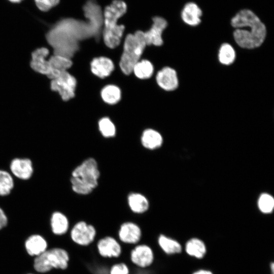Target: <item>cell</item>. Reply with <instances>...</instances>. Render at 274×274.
<instances>
[{"mask_svg":"<svg viewBox=\"0 0 274 274\" xmlns=\"http://www.w3.org/2000/svg\"><path fill=\"white\" fill-rule=\"evenodd\" d=\"M92 73L100 78L109 76L114 69V65L110 58L98 57L94 58L90 64Z\"/></svg>","mask_w":274,"mask_h":274,"instance_id":"obj_17","label":"cell"},{"mask_svg":"<svg viewBox=\"0 0 274 274\" xmlns=\"http://www.w3.org/2000/svg\"><path fill=\"white\" fill-rule=\"evenodd\" d=\"M9 1L13 3H18V2H21L22 0H9Z\"/></svg>","mask_w":274,"mask_h":274,"instance_id":"obj_36","label":"cell"},{"mask_svg":"<svg viewBox=\"0 0 274 274\" xmlns=\"http://www.w3.org/2000/svg\"><path fill=\"white\" fill-rule=\"evenodd\" d=\"M76 84L75 78L65 71L51 80V88L58 92L63 100L67 101L74 97Z\"/></svg>","mask_w":274,"mask_h":274,"instance_id":"obj_7","label":"cell"},{"mask_svg":"<svg viewBox=\"0 0 274 274\" xmlns=\"http://www.w3.org/2000/svg\"><path fill=\"white\" fill-rule=\"evenodd\" d=\"M25 247L29 255L38 256L47 250V243L41 235L33 234L26 239Z\"/></svg>","mask_w":274,"mask_h":274,"instance_id":"obj_19","label":"cell"},{"mask_svg":"<svg viewBox=\"0 0 274 274\" xmlns=\"http://www.w3.org/2000/svg\"><path fill=\"white\" fill-rule=\"evenodd\" d=\"M163 142V139L159 132L149 128L145 130L141 136L142 145L146 149L154 150L159 148Z\"/></svg>","mask_w":274,"mask_h":274,"instance_id":"obj_20","label":"cell"},{"mask_svg":"<svg viewBox=\"0 0 274 274\" xmlns=\"http://www.w3.org/2000/svg\"><path fill=\"white\" fill-rule=\"evenodd\" d=\"M48 54L49 50L46 48L37 49L32 53L30 61V66L35 71L47 76L50 73L49 63L46 59Z\"/></svg>","mask_w":274,"mask_h":274,"instance_id":"obj_15","label":"cell"},{"mask_svg":"<svg viewBox=\"0 0 274 274\" xmlns=\"http://www.w3.org/2000/svg\"><path fill=\"white\" fill-rule=\"evenodd\" d=\"M185 251L190 256L196 258H202L207 252L205 244L197 238H192L186 243Z\"/></svg>","mask_w":274,"mask_h":274,"instance_id":"obj_23","label":"cell"},{"mask_svg":"<svg viewBox=\"0 0 274 274\" xmlns=\"http://www.w3.org/2000/svg\"><path fill=\"white\" fill-rule=\"evenodd\" d=\"M10 170L16 178L26 181L33 175L34 168L31 160L28 158H14L10 162Z\"/></svg>","mask_w":274,"mask_h":274,"instance_id":"obj_9","label":"cell"},{"mask_svg":"<svg viewBox=\"0 0 274 274\" xmlns=\"http://www.w3.org/2000/svg\"><path fill=\"white\" fill-rule=\"evenodd\" d=\"M258 207L260 210L264 213L272 212L274 207V199L269 194L263 193L258 200Z\"/></svg>","mask_w":274,"mask_h":274,"instance_id":"obj_30","label":"cell"},{"mask_svg":"<svg viewBox=\"0 0 274 274\" xmlns=\"http://www.w3.org/2000/svg\"><path fill=\"white\" fill-rule=\"evenodd\" d=\"M38 8L41 11H47L57 5L59 0H35Z\"/></svg>","mask_w":274,"mask_h":274,"instance_id":"obj_31","label":"cell"},{"mask_svg":"<svg viewBox=\"0 0 274 274\" xmlns=\"http://www.w3.org/2000/svg\"><path fill=\"white\" fill-rule=\"evenodd\" d=\"M235 28L233 38L241 48L253 49L260 47L266 36V28L259 18L251 10L243 9L231 20Z\"/></svg>","mask_w":274,"mask_h":274,"instance_id":"obj_2","label":"cell"},{"mask_svg":"<svg viewBox=\"0 0 274 274\" xmlns=\"http://www.w3.org/2000/svg\"><path fill=\"white\" fill-rule=\"evenodd\" d=\"M96 234V229L93 225L82 221L73 226L71 231V237L77 244L87 246L94 241Z\"/></svg>","mask_w":274,"mask_h":274,"instance_id":"obj_8","label":"cell"},{"mask_svg":"<svg viewBox=\"0 0 274 274\" xmlns=\"http://www.w3.org/2000/svg\"><path fill=\"white\" fill-rule=\"evenodd\" d=\"M273 267H274L273 263H272L271 264V269L272 274H273Z\"/></svg>","mask_w":274,"mask_h":274,"instance_id":"obj_35","label":"cell"},{"mask_svg":"<svg viewBox=\"0 0 274 274\" xmlns=\"http://www.w3.org/2000/svg\"><path fill=\"white\" fill-rule=\"evenodd\" d=\"M132 72L140 79H148L153 75L154 67L150 61L144 59L139 61L134 65Z\"/></svg>","mask_w":274,"mask_h":274,"instance_id":"obj_26","label":"cell"},{"mask_svg":"<svg viewBox=\"0 0 274 274\" xmlns=\"http://www.w3.org/2000/svg\"><path fill=\"white\" fill-rule=\"evenodd\" d=\"M8 219L4 210L0 207V230L6 227L8 224Z\"/></svg>","mask_w":274,"mask_h":274,"instance_id":"obj_33","label":"cell"},{"mask_svg":"<svg viewBox=\"0 0 274 274\" xmlns=\"http://www.w3.org/2000/svg\"><path fill=\"white\" fill-rule=\"evenodd\" d=\"M156 80L158 86L164 90H175L179 85L176 71L170 67H164L157 74Z\"/></svg>","mask_w":274,"mask_h":274,"instance_id":"obj_12","label":"cell"},{"mask_svg":"<svg viewBox=\"0 0 274 274\" xmlns=\"http://www.w3.org/2000/svg\"><path fill=\"white\" fill-rule=\"evenodd\" d=\"M69 256L64 249L59 248L46 250L37 256L34 268L39 272H46L53 268L65 269L67 267Z\"/></svg>","mask_w":274,"mask_h":274,"instance_id":"obj_6","label":"cell"},{"mask_svg":"<svg viewBox=\"0 0 274 274\" xmlns=\"http://www.w3.org/2000/svg\"><path fill=\"white\" fill-rule=\"evenodd\" d=\"M98 124L99 130L104 137L109 138L115 135V126L109 118H101L99 121Z\"/></svg>","mask_w":274,"mask_h":274,"instance_id":"obj_29","label":"cell"},{"mask_svg":"<svg viewBox=\"0 0 274 274\" xmlns=\"http://www.w3.org/2000/svg\"><path fill=\"white\" fill-rule=\"evenodd\" d=\"M50 224L53 233L56 235L65 234L69 227L67 217L59 211H55L51 215Z\"/></svg>","mask_w":274,"mask_h":274,"instance_id":"obj_21","label":"cell"},{"mask_svg":"<svg viewBox=\"0 0 274 274\" xmlns=\"http://www.w3.org/2000/svg\"><path fill=\"white\" fill-rule=\"evenodd\" d=\"M118 236L119 239L127 244H135L141 238L142 231L140 227L131 222H124L120 226Z\"/></svg>","mask_w":274,"mask_h":274,"instance_id":"obj_14","label":"cell"},{"mask_svg":"<svg viewBox=\"0 0 274 274\" xmlns=\"http://www.w3.org/2000/svg\"><path fill=\"white\" fill-rule=\"evenodd\" d=\"M235 52L232 46L228 43L223 44L218 53L219 62L224 65H229L233 63L235 59Z\"/></svg>","mask_w":274,"mask_h":274,"instance_id":"obj_28","label":"cell"},{"mask_svg":"<svg viewBox=\"0 0 274 274\" xmlns=\"http://www.w3.org/2000/svg\"><path fill=\"white\" fill-rule=\"evenodd\" d=\"M96 246L98 253L102 257L117 258L121 254V245L112 236H108L100 239Z\"/></svg>","mask_w":274,"mask_h":274,"instance_id":"obj_13","label":"cell"},{"mask_svg":"<svg viewBox=\"0 0 274 274\" xmlns=\"http://www.w3.org/2000/svg\"><path fill=\"white\" fill-rule=\"evenodd\" d=\"M87 21L65 18L56 23L46 35L48 43L54 50V55L69 58L73 55L78 41L100 33L103 24V14L95 0H88L83 6Z\"/></svg>","mask_w":274,"mask_h":274,"instance_id":"obj_1","label":"cell"},{"mask_svg":"<svg viewBox=\"0 0 274 274\" xmlns=\"http://www.w3.org/2000/svg\"><path fill=\"white\" fill-rule=\"evenodd\" d=\"M158 244L163 251L167 254L179 253L182 251V246L178 241L165 235H159Z\"/></svg>","mask_w":274,"mask_h":274,"instance_id":"obj_24","label":"cell"},{"mask_svg":"<svg viewBox=\"0 0 274 274\" xmlns=\"http://www.w3.org/2000/svg\"><path fill=\"white\" fill-rule=\"evenodd\" d=\"M100 173L96 161L88 158L72 172L71 183L73 191L81 195L90 193L98 185Z\"/></svg>","mask_w":274,"mask_h":274,"instance_id":"obj_4","label":"cell"},{"mask_svg":"<svg viewBox=\"0 0 274 274\" xmlns=\"http://www.w3.org/2000/svg\"><path fill=\"white\" fill-rule=\"evenodd\" d=\"M50 73L47 76L52 80L57 78L62 73L67 71L72 65L71 58L58 55H54L49 59Z\"/></svg>","mask_w":274,"mask_h":274,"instance_id":"obj_16","label":"cell"},{"mask_svg":"<svg viewBox=\"0 0 274 274\" xmlns=\"http://www.w3.org/2000/svg\"><path fill=\"white\" fill-rule=\"evenodd\" d=\"M121 95L120 88L114 85H107L101 91L102 100L110 105L117 103L121 98Z\"/></svg>","mask_w":274,"mask_h":274,"instance_id":"obj_27","label":"cell"},{"mask_svg":"<svg viewBox=\"0 0 274 274\" xmlns=\"http://www.w3.org/2000/svg\"><path fill=\"white\" fill-rule=\"evenodd\" d=\"M128 203L130 210L138 214L145 213L148 210L149 206L147 198L139 193H131L129 194Z\"/></svg>","mask_w":274,"mask_h":274,"instance_id":"obj_22","label":"cell"},{"mask_svg":"<svg viewBox=\"0 0 274 274\" xmlns=\"http://www.w3.org/2000/svg\"><path fill=\"white\" fill-rule=\"evenodd\" d=\"M192 274H213V273L209 270L199 269L195 271Z\"/></svg>","mask_w":274,"mask_h":274,"instance_id":"obj_34","label":"cell"},{"mask_svg":"<svg viewBox=\"0 0 274 274\" xmlns=\"http://www.w3.org/2000/svg\"><path fill=\"white\" fill-rule=\"evenodd\" d=\"M131 262L141 268L150 266L154 261V253L152 249L148 245L141 244L135 246L130 254Z\"/></svg>","mask_w":274,"mask_h":274,"instance_id":"obj_11","label":"cell"},{"mask_svg":"<svg viewBox=\"0 0 274 274\" xmlns=\"http://www.w3.org/2000/svg\"><path fill=\"white\" fill-rule=\"evenodd\" d=\"M129 270L124 263H116L112 265L110 270V274H129Z\"/></svg>","mask_w":274,"mask_h":274,"instance_id":"obj_32","label":"cell"},{"mask_svg":"<svg viewBox=\"0 0 274 274\" xmlns=\"http://www.w3.org/2000/svg\"><path fill=\"white\" fill-rule=\"evenodd\" d=\"M144 31L138 30L133 34H128L125 38L123 50L119 65L125 75H129L134 65L140 59L146 46Z\"/></svg>","mask_w":274,"mask_h":274,"instance_id":"obj_5","label":"cell"},{"mask_svg":"<svg viewBox=\"0 0 274 274\" xmlns=\"http://www.w3.org/2000/svg\"><path fill=\"white\" fill-rule=\"evenodd\" d=\"M126 4L122 0H114L105 9L103 37L106 45L110 48H115L121 42L125 27L118 24L117 22L126 13Z\"/></svg>","mask_w":274,"mask_h":274,"instance_id":"obj_3","label":"cell"},{"mask_svg":"<svg viewBox=\"0 0 274 274\" xmlns=\"http://www.w3.org/2000/svg\"><path fill=\"white\" fill-rule=\"evenodd\" d=\"M202 11L199 7L193 2L186 4L181 12L183 21L190 26H196L201 21Z\"/></svg>","mask_w":274,"mask_h":274,"instance_id":"obj_18","label":"cell"},{"mask_svg":"<svg viewBox=\"0 0 274 274\" xmlns=\"http://www.w3.org/2000/svg\"><path fill=\"white\" fill-rule=\"evenodd\" d=\"M14 186V180L12 174L6 170L0 169V196L10 194Z\"/></svg>","mask_w":274,"mask_h":274,"instance_id":"obj_25","label":"cell"},{"mask_svg":"<svg viewBox=\"0 0 274 274\" xmlns=\"http://www.w3.org/2000/svg\"><path fill=\"white\" fill-rule=\"evenodd\" d=\"M153 23L151 27L144 32V36L147 45H153L160 46L163 44L162 34L167 25V21L162 17L155 16L153 18Z\"/></svg>","mask_w":274,"mask_h":274,"instance_id":"obj_10","label":"cell"}]
</instances>
